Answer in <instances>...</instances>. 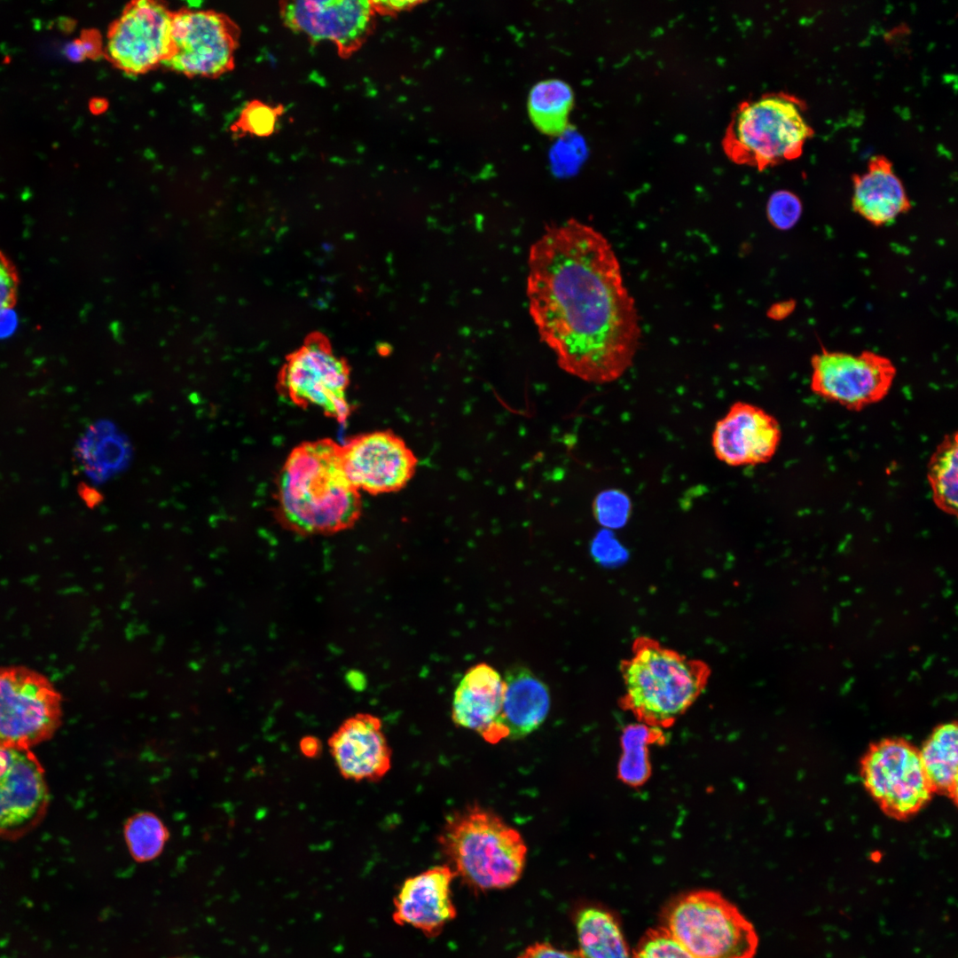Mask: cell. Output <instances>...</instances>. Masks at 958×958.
I'll use <instances>...</instances> for the list:
<instances>
[{
  "instance_id": "obj_1",
  "label": "cell",
  "mask_w": 958,
  "mask_h": 958,
  "mask_svg": "<svg viewBox=\"0 0 958 958\" xmlns=\"http://www.w3.org/2000/svg\"><path fill=\"white\" fill-rule=\"evenodd\" d=\"M528 270L529 311L560 368L595 384L620 378L641 326L609 240L576 219L554 224L532 244Z\"/></svg>"
},
{
  "instance_id": "obj_2",
  "label": "cell",
  "mask_w": 958,
  "mask_h": 958,
  "mask_svg": "<svg viewBox=\"0 0 958 958\" xmlns=\"http://www.w3.org/2000/svg\"><path fill=\"white\" fill-rule=\"evenodd\" d=\"M275 499L279 522L302 536L349 530L362 514L360 493L346 475L341 445L329 438L293 448L279 473Z\"/></svg>"
},
{
  "instance_id": "obj_3",
  "label": "cell",
  "mask_w": 958,
  "mask_h": 958,
  "mask_svg": "<svg viewBox=\"0 0 958 958\" xmlns=\"http://www.w3.org/2000/svg\"><path fill=\"white\" fill-rule=\"evenodd\" d=\"M624 709L650 726H667L701 695L711 676L703 661L687 657L658 640L637 637L632 655L619 665Z\"/></svg>"
},
{
  "instance_id": "obj_4",
  "label": "cell",
  "mask_w": 958,
  "mask_h": 958,
  "mask_svg": "<svg viewBox=\"0 0 958 958\" xmlns=\"http://www.w3.org/2000/svg\"><path fill=\"white\" fill-rule=\"evenodd\" d=\"M456 876L475 891L514 884L527 848L519 832L489 809L474 805L447 818L438 838Z\"/></svg>"
},
{
  "instance_id": "obj_5",
  "label": "cell",
  "mask_w": 958,
  "mask_h": 958,
  "mask_svg": "<svg viewBox=\"0 0 958 958\" xmlns=\"http://www.w3.org/2000/svg\"><path fill=\"white\" fill-rule=\"evenodd\" d=\"M804 109L803 101L783 92L742 102L726 130L725 153L734 162L758 170L797 159L813 134Z\"/></svg>"
},
{
  "instance_id": "obj_6",
  "label": "cell",
  "mask_w": 958,
  "mask_h": 958,
  "mask_svg": "<svg viewBox=\"0 0 958 958\" xmlns=\"http://www.w3.org/2000/svg\"><path fill=\"white\" fill-rule=\"evenodd\" d=\"M664 928L693 958H752L758 946L753 925L720 893L699 890L670 902Z\"/></svg>"
},
{
  "instance_id": "obj_7",
  "label": "cell",
  "mask_w": 958,
  "mask_h": 958,
  "mask_svg": "<svg viewBox=\"0 0 958 958\" xmlns=\"http://www.w3.org/2000/svg\"><path fill=\"white\" fill-rule=\"evenodd\" d=\"M349 379L348 362L334 352L325 335L312 334L286 357L277 389L294 405L318 408L343 424L351 413L347 399Z\"/></svg>"
},
{
  "instance_id": "obj_8",
  "label": "cell",
  "mask_w": 958,
  "mask_h": 958,
  "mask_svg": "<svg viewBox=\"0 0 958 958\" xmlns=\"http://www.w3.org/2000/svg\"><path fill=\"white\" fill-rule=\"evenodd\" d=\"M62 697L43 674L0 666V746L31 749L51 739L62 722Z\"/></svg>"
},
{
  "instance_id": "obj_9",
  "label": "cell",
  "mask_w": 958,
  "mask_h": 958,
  "mask_svg": "<svg viewBox=\"0 0 958 958\" xmlns=\"http://www.w3.org/2000/svg\"><path fill=\"white\" fill-rule=\"evenodd\" d=\"M860 776L880 809L899 821L916 814L934 794L919 750L903 738H884L871 744L860 761Z\"/></svg>"
},
{
  "instance_id": "obj_10",
  "label": "cell",
  "mask_w": 958,
  "mask_h": 958,
  "mask_svg": "<svg viewBox=\"0 0 958 958\" xmlns=\"http://www.w3.org/2000/svg\"><path fill=\"white\" fill-rule=\"evenodd\" d=\"M240 36L226 14L183 7L172 13V51L163 65L190 78L219 77L234 68Z\"/></svg>"
},
{
  "instance_id": "obj_11",
  "label": "cell",
  "mask_w": 958,
  "mask_h": 958,
  "mask_svg": "<svg viewBox=\"0 0 958 958\" xmlns=\"http://www.w3.org/2000/svg\"><path fill=\"white\" fill-rule=\"evenodd\" d=\"M172 13L162 2H130L108 27L104 57L129 75L163 65L172 51Z\"/></svg>"
},
{
  "instance_id": "obj_12",
  "label": "cell",
  "mask_w": 958,
  "mask_h": 958,
  "mask_svg": "<svg viewBox=\"0 0 958 958\" xmlns=\"http://www.w3.org/2000/svg\"><path fill=\"white\" fill-rule=\"evenodd\" d=\"M811 365L812 391L852 411L883 400L896 376L893 363L870 350L852 354L822 348L812 357Z\"/></svg>"
},
{
  "instance_id": "obj_13",
  "label": "cell",
  "mask_w": 958,
  "mask_h": 958,
  "mask_svg": "<svg viewBox=\"0 0 958 958\" xmlns=\"http://www.w3.org/2000/svg\"><path fill=\"white\" fill-rule=\"evenodd\" d=\"M49 805L45 772L31 749L0 746V838L15 840L33 830Z\"/></svg>"
},
{
  "instance_id": "obj_14",
  "label": "cell",
  "mask_w": 958,
  "mask_h": 958,
  "mask_svg": "<svg viewBox=\"0 0 958 958\" xmlns=\"http://www.w3.org/2000/svg\"><path fill=\"white\" fill-rule=\"evenodd\" d=\"M279 14L285 27L314 43L331 42L343 59L360 50L375 28L370 1H282Z\"/></svg>"
},
{
  "instance_id": "obj_15",
  "label": "cell",
  "mask_w": 958,
  "mask_h": 958,
  "mask_svg": "<svg viewBox=\"0 0 958 958\" xmlns=\"http://www.w3.org/2000/svg\"><path fill=\"white\" fill-rule=\"evenodd\" d=\"M344 470L358 490L373 495L404 488L415 475L418 459L399 436L377 430L341 445Z\"/></svg>"
},
{
  "instance_id": "obj_16",
  "label": "cell",
  "mask_w": 958,
  "mask_h": 958,
  "mask_svg": "<svg viewBox=\"0 0 958 958\" xmlns=\"http://www.w3.org/2000/svg\"><path fill=\"white\" fill-rule=\"evenodd\" d=\"M781 438L777 420L761 407L737 401L718 420L711 435L716 458L731 467L768 462Z\"/></svg>"
},
{
  "instance_id": "obj_17",
  "label": "cell",
  "mask_w": 958,
  "mask_h": 958,
  "mask_svg": "<svg viewBox=\"0 0 958 958\" xmlns=\"http://www.w3.org/2000/svg\"><path fill=\"white\" fill-rule=\"evenodd\" d=\"M334 761L347 780L377 781L390 770L392 752L380 718L357 713L345 719L328 740Z\"/></svg>"
},
{
  "instance_id": "obj_18",
  "label": "cell",
  "mask_w": 958,
  "mask_h": 958,
  "mask_svg": "<svg viewBox=\"0 0 958 958\" xmlns=\"http://www.w3.org/2000/svg\"><path fill=\"white\" fill-rule=\"evenodd\" d=\"M456 876L450 866L430 868L405 879L394 899L393 920L435 937L456 916L451 884Z\"/></svg>"
},
{
  "instance_id": "obj_19",
  "label": "cell",
  "mask_w": 958,
  "mask_h": 958,
  "mask_svg": "<svg viewBox=\"0 0 958 958\" xmlns=\"http://www.w3.org/2000/svg\"><path fill=\"white\" fill-rule=\"evenodd\" d=\"M503 680L502 704L491 742L525 737L539 727L550 708L548 687L530 669L512 667Z\"/></svg>"
},
{
  "instance_id": "obj_20",
  "label": "cell",
  "mask_w": 958,
  "mask_h": 958,
  "mask_svg": "<svg viewBox=\"0 0 958 958\" xmlns=\"http://www.w3.org/2000/svg\"><path fill=\"white\" fill-rule=\"evenodd\" d=\"M852 181V209L874 226L890 224L911 208L902 182L884 156L872 157L867 171Z\"/></svg>"
},
{
  "instance_id": "obj_21",
  "label": "cell",
  "mask_w": 958,
  "mask_h": 958,
  "mask_svg": "<svg viewBox=\"0 0 958 958\" xmlns=\"http://www.w3.org/2000/svg\"><path fill=\"white\" fill-rule=\"evenodd\" d=\"M504 689V680L491 666L483 663L468 669L454 692L452 710L454 723L478 732L491 742Z\"/></svg>"
},
{
  "instance_id": "obj_22",
  "label": "cell",
  "mask_w": 958,
  "mask_h": 958,
  "mask_svg": "<svg viewBox=\"0 0 958 958\" xmlns=\"http://www.w3.org/2000/svg\"><path fill=\"white\" fill-rule=\"evenodd\" d=\"M957 739L956 722L940 724L924 742L919 755L933 791L957 802Z\"/></svg>"
},
{
  "instance_id": "obj_23",
  "label": "cell",
  "mask_w": 958,
  "mask_h": 958,
  "mask_svg": "<svg viewBox=\"0 0 958 958\" xmlns=\"http://www.w3.org/2000/svg\"><path fill=\"white\" fill-rule=\"evenodd\" d=\"M579 951L585 958H631L614 917L597 907L581 910L576 920Z\"/></svg>"
},
{
  "instance_id": "obj_24",
  "label": "cell",
  "mask_w": 958,
  "mask_h": 958,
  "mask_svg": "<svg viewBox=\"0 0 958 958\" xmlns=\"http://www.w3.org/2000/svg\"><path fill=\"white\" fill-rule=\"evenodd\" d=\"M573 105V92L564 82L551 79L537 83L531 90L528 108L535 126L547 135H561L568 127Z\"/></svg>"
},
{
  "instance_id": "obj_25",
  "label": "cell",
  "mask_w": 958,
  "mask_h": 958,
  "mask_svg": "<svg viewBox=\"0 0 958 958\" xmlns=\"http://www.w3.org/2000/svg\"><path fill=\"white\" fill-rule=\"evenodd\" d=\"M927 477L935 505L941 511L956 515L958 489L956 432L946 435L937 446L929 460Z\"/></svg>"
},
{
  "instance_id": "obj_26",
  "label": "cell",
  "mask_w": 958,
  "mask_h": 958,
  "mask_svg": "<svg viewBox=\"0 0 958 958\" xmlns=\"http://www.w3.org/2000/svg\"><path fill=\"white\" fill-rule=\"evenodd\" d=\"M123 835L130 854L137 862L156 859L169 839L163 821L150 812L130 816L124 824Z\"/></svg>"
},
{
  "instance_id": "obj_27",
  "label": "cell",
  "mask_w": 958,
  "mask_h": 958,
  "mask_svg": "<svg viewBox=\"0 0 958 958\" xmlns=\"http://www.w3.org/2000/svg\"><path fill=\"white\" fill-rule=\"evenodd\" d=\"M285 106H272L259 99L247 102L242 108L238 119L231 126L233 134L265 137L272 135L280 116L285 113Z\"/></svg>"
},
{
  "instance_id": "obj_28",
  "label": "cell",
  "mask_w": 958,
  "mask_h": 958,
  "mask_svg": "<svg viewBox=\"0 0 958 958\" xmlns=\"http://www.w3.org/2000/svg\"><path fill=\"white\" fill-rule=\"evenodd\" d=\"M593 513L597 522L607 529L624 527L632 514L629 496L621 490L601 491L593 502Z\"/></svg>"
},
{
  "instance_id": "obj_29",
  "label": "cell",
  "mask_w": 958,
  "mask_h": 958,
  "mask_svg": "<svg viewBox=\"0 0 958 958\" xmlns=\"http://www.w3.org/2000/svg\"><path fill=\"white\" fill-rule=\"evenodd\" d=\"M633 958H693L663 927L648 930L639 941Z\"/></svg>"
},
{
  "instance_id": "obj_30",
  "label": "cell",
  "mask_w": 958,
  "mask_h": 958,
  "mask_svg": "<svg viewBox=\"0 0 958 958\" xmlns=\"http://www.w3.org/2000/svg\"><path fill=\"white\" fill-rule=\"evenodd\" d=\"M802 213L799 198L789 191H777L769 197L766 216L771 224L779 230H788L798 221Z\"/></svg>"
},
{
  "instance_id": "obj_31",
  "label": "cell",
  "mask_w": 958,
  "mask_h": 958,
  "mask_svg": "<svg viewBox=\"0 0 958 958\" xmlns=\"http://www.w3.org/2000/svg\"><path fill=\"white\" fill-rule=\"evenodd\" d=\"M19 287L20 277L15 264L0 250V313L15 306Z\"/></svg>"
},
{
  "instance_id": "obj_32",
  "label": "cell",
  "mask_w": 958,
  "mask_h": 958,
  "mask_svg": "<svg viewBox=\"0 0 958 958\" xmlns=\"http://www.w3.org/2000/svg\"><path fill=\"white\" fill-rule=\"evenodd\" d=\"M517 958H585L579 950L570 951L555 947L548 943L529 946Z\"/></svg>"
},
{
  "instance_id": "obj_33",
  "label": "cell",
  "mask_w": 958,
  "mask_h": 958,
  "mask_svg": "<svg viewBox=\"0 0 958 958\" xmlns=\"http://www.w3.org/2000/svg\"><path fill=\"white\" fill-rule=\"evenodd\" d=\"M621 548L618 542L609 531H601L594 538L592 546L593 554L598 560L608 561L615 557L616 551Z\"/></svg>"
},
{
  "instance_id": "obj_34",
  "label": "cell",
  "mask_w": 958,
  "mask_h": 958,
  "mask_svg": "<svg viewBox=\"0 0 958 958\" xmlns=\"http://www.w3.org/2000/svg\"><path fill=\"white\" fill-rule=\"evenodd\" d=\"M85 58L97 59L104 56L100 34L96 29H84L78 38Z\"/></svg>"
},
{
  "instance_id": "obj_35",
  "label": "cell",
  "mask_w": 958,
  "mask_h": 958,
  "mask_svg": "<svg viewBox=\"0 0 958 958\" xmlns=\"http://www.w3.org/2000/svg\"><path fill=\"white\" fill-rule=\"evenodd\" d=\"M374 12L380 15L395 16L400 12L412 10L422 2L420 1H370Z\"/></svg>"
},
{
  "instance_id": "obj_36",
  "label": "cell",
  "mask_w": 958,
  "mask_h": 958,
  "mask_svg": "<svg viewBox=\"0 0 958 958\" xmlns=\"http://www.w3.org/2000/svg\"><path fill=\"white\" fill-rule=\"evenodd\" d=\"M299 748L303 756L313 758L321 752L322 745L317 737L308 735L300 741Z\"/></svg>"
},
{
  "instance_id": "obj_37",
  "label": "cell",
  "mask_w": 958,
  "mask_h": 958,
  "mask_svg": "<svg viewBox=\"0 0 958 958\" xmlns=\"http://www.w3.org/2000/svg\"><path fill=\"white\" fill-rule=\"evenodd\" d=\"M63 52L66 58L73 62H81L86 59L79 39H75L67 43Z\"/></svg>"
},
{
  "instance_id": "obj_38",
  "label": "cell",
  "mask_w": 958,
  "mask_h": 958,
  "mask_svg": "<svg viewBox=\"0 0 958 958\" xmlns=\"http://www.w3.org/2000/svg\"><path fill=\"white\" fill-rule=\"evenodd\" d=\"M79 493L81 497L84 499L85 503L90 505V506H93L98 502V493L96 491L88 487L87 485H81L79 488Z\"/></svg>"
},
{
  "instance_id": "obj_39",
  "label": "cell",
  "mask_w": 958,
  "mask_h": 958,
  "mask_svg": "<svg viewBox=\"0 0 958 958\" xmlns=\"http://www.w3.org/2000/svg\"><path fill=\"white\" fill-rule=\"evenodd\" d=\"M108 107V103L106 98H91L89 103L90 111L94 114H100L104 113Z\"/></svg>"
}]
</instances>
